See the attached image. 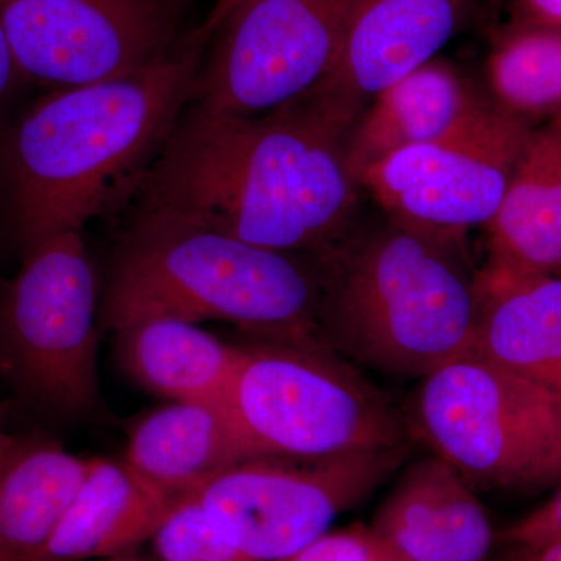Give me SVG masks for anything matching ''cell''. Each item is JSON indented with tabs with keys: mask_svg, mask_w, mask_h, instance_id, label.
Wrapping results in <instances>:
<instances>
[{
	"mask_svg": "<svg viewBox=\"0 0 561 561\" xmlns=\"http://www.w3.org/2000/svg\"><path fill=\"white\" fill-rule=\"evenodd\" d=\"M209 32L122 79L44 90L0 131V232L24 256L133 202L190 106Z\"/></svg>",
	"mask_w": 561,
	"mask_h": 561,
	"instance_id": "6da1fadb",
	"label": "cell"
},
{
	"mask_svg": "<svg viewBox=\"0 0 561 561\" xmlns=\"http://www.w3.org/2000/svg\"><path fill=\"white\" fill-rule=\"evenodd\" d=\"M350 130L297 102L256 119L187 106L131 203L319 257L359 227Z\"/></svg>",
	"mask_w": 561,
	"mask_h": 561,
	"instance_id": "7a4b0ae2",
	"label": "cell"
},
{
	"mask_svg": "<svg viewBox=\"0 0 561 561\" xmlns=\"http://www.w3.org/2000/svg\"><path fill=\"white\" fill-rule=\"evenodd\" d=\"M313 260L319 335L343 359L421 379L472 350L481 290L463 239L386 217Z\"/></svg>",
	"mask_w": 561,
	"mask_h": 561,
	"instance_id": "3957f363",
	"label": "cell"
},
{
	"mask_svg": "<svg viewBox=\"0 0 561 561\" xmlns=\"http://www.w3.org/2000/svg\"><path fill=\"white\" fill-rule=\"evenodd\" d=\"M319 308L313 257L133 206L103 279L101 327L114 332L144 320H221L253 339H320Z\"/></svg>",
	"mask_w": 561,
	"mask_h": 561,
	"instance_id": "277c9868",
	"label": "cell"
},
{
	"mask_svg": "<svg viewBox=\"0 0 561 561\" xmlns=\"http://www.w3.org/2000/svg\"><path fill=\"white\" fill-rule=\"evenodd\" d=\"M227 402L254 457L324 459L404 440L381 391L319 337L241 345Z\"/></svg>",
	"mask_w": 561,
	"mask_h": 561,
	"instance_id": "5b68a950",
	"label": "cell"
},
{
	"mask_svg": "<svg viewBox=\"0 0 561 561\" xmlns=\"http://www.w3.org/2000/svg\"><path fill=\"white\" fill-rule=\"evenodd\" d=\"M0 289V378L61 420L101 412V287L83 232L54 236L20 257Z\"/></svg>",
	"mask_w": 561,
	"mask_h": 561,
	"instance_id": "8992f818",
	"label": "cell"
},
{
	"mask_svg": "<svg viewBox=\"0 0 561 561\" xmlns=\"http://www.w3.org/2000/svg\"><path fill=\"white\" fill-rule=\"evenodd\" d=\"M411 426L471 486L553 481L557 394L472 351L421 378Z\"/></svg>",
	"mask_w": 561,
	"mask_h": 561,
	"instance_id": "52a82bcc",
	"label": "cell"
},
{
	"mask_svg": "<svg viewBox=\"0 0 561 561\" xmlns=\"http://www.w3.org/2000/svg\"><path fill=\"white\" fill-rule=\"evenodd\" d=\"M357 0H219L190 106L256 119L319 87L341 54Z\"/></svg>",
	"mask_w": 561,
	"mask_h": 561,
	"instance_id": "ba28073f",
	"label": "cell"
},
{
	"mask_svg": "<svg viewBox=\"0 0 561 561\" xmlns=\"http://www.w3.org/2000/svg\"><path fill=\"white\" fill-rule=\"evenodd\" d=\"M404 446L324 459L250 457L220 471L194 496L251 561H278L330 531L404 460Z\"/></svg>",
	"mask_w": 561,
	"mask_h": 561,
	"instance_id": "9c48e42d",
	"label": "cell"
},
{
	"mask_svg": "<svg viewBox=\"0 0 561 561\" xmlns=\"http://www.w3.org/2000/svg\"><path fill=\"white\" fill-rule=\"evenodd\" d=\"M534 128L486 95L437 139L383 158L357 184L389 219L463 239L493 220Z\"/></svg>",
	"mask_w": 561,
	"mask_h": 561,
	"instance_id": "30bf717a",
	"label": "cell"
},
{
	"mask_svg": "<svg viewBox=\"0 0 561 561\" xmlns=\"http://www.w3.org/2000/svg\"><path fill=\"white\" fill-rule=\"evenodd\" d=\"M171 0H0V25L25 79L43 90L122 79L171 57Z\"/></svg>",
	"mask_w": 561,
	"mask_h": 561,
	"instance_id": "8fae6325",
	"label": "cell"
},
{
	"mask_svg": "<svg viewBox=\"0 0 561 561\" xmlns=\"http://www.w3.org/2000/svg\"><path fill=\"white\" fill-rule=\"evenodd\" d=\"M476 3L357 0L337 60L319 87L298 102L351 131L376 94L437 58Z\"/></svg>",
	"mask_w": 561,
	"mask_h": 561,
	"instance_id": "7c38bea8",
	"label": "cell"
},
{
	"mask_svg": "<svg viewBox=\"0 0 561 561\" xmlns=\"http://www.w3.org/2000/svg\"><path fill=\"white\" fill-rule=\"evenodd\" d=\"M370 529L408 561H489L494 541L470 483L435 456L405 470Z\"/></svg>",
	"mask_w": 561,
	"mask_h": 561,
	"instance_id": "4fadbf2b",
	"label": "cell"
},
{
	"mask_svg": "<svg viewBox=\"0 0 561 561\" xmlns=\"http://www.w3.org/2000/svg\"><path fill=\"white\" fill-rule=\"evenodd\" d=\"M486 232L483 278L561 275V117L531 131Z\"/></svg>",
	"mask_w": 561,
	"mask_h": 561,
	"instance_id": "5bb4252c",
	"label": "cell"
},
{
	"mask_svg": "<svg viewBox=\"0 0 561 561\" xmlns=\"http://www.w3.org/2000/svg\"><path fill=\"white\" fill-rule=\"evenodd\" d=\"M250 457L227 401H173L135 424L122 460L144 481L180 500Z\"/></svg>",
	"mask_w": 561,
	"mask_h": 561,
	"instance_id": "9a60e30c",
	"label": "cell"
},
{
	"mask_svg": "<svg viewBox=\"0 0 561 561\" xmlns=\"http://www.w3.org/2000/svg\"><path fill=\"white\" fill-rule=\"evenodd\" d=\"M179 501L131 471L124 460L90 459L84 481L36 561L124 557L149 541Z\"/></svg>",
	"mask_w": 561,
	"mask_h": 561,
	"instance_id": "2e32d148",
	"label": "cell"
},
{
	"mask_svg": "<svg viewBox=\"0 0 561 561\" xmlns=\"http://www.w3.org/2000/svg\"><path fill=\"white\" fill-rule=\"evenodd\" d=\"M476 94L451 62L427 61L375 95L346 140L353 179L383 158L437 139L478 105Z\"/></svg>",
	"mask_w": 561,
	"mask_h": 561,
	"instance_id": "e0dca14e",
	"label": "cell"
},
{
	"mask_svg": "<svg viewBox=\"0 0 561 561\" xmlns=\"http://www.w3.org/2000/svg\"><path fill=\"white\" fill-rule=\"evenodd\" d=\"M472 353L561 394V275L486 279Z\"/></svg>",
	"mask_w": 561,
	"mask_h": 561,
	"instance_id": "ac0fdd59",
	"label": "cell"
},
{
	"mask_svg": "<svg viewBox=\"0 0 561 561\" xmlns=\"http://www.w3.org/2000/svg\"><path fill=\"white\" fill-rule=\"evenodd\" d=\"M117 360L144 390L173 401H227L241 345L198 323L153 319L114 331Z\"/></svg>",
	"mask_w": 561,
	"mask_h": 561,
	"instance_id": "d6986e66",
	"label": "cell"
},
{
	"mask_svg": "<svg viewBox=\"0 0 561 561\" xmlns=\"http://www.w3.org/2000/svg\"><path fill=\"white\" fill-rule=\"evenodd\" d=\"M88 468L61 443L14 437L0 461V561L38 560Z\"/></svg>",
	"mask_w": 561,
	"mask_h": 561,
	"instance_id": "ffe728a7",
	"label": "cell"
},
{
	"mask_svg": "<svg viewBox=\"0 0 561 561\" xmlns=\"http://www.w3.org/2000/svg\"><path fill=\"white\" fill-rule=\"evenodd\" d=\"M489 98L534 127L561 117V32L512 24L486 58Z\"/></svg>",
	"mask_w": 561,
	"mask_h": 561,
	"instance_id": "44dd1931",
	"label": "cell"
},
{
	"mask_svg": "<svg viewBox=\"0 0 561 561\" xmlns=\"http://www.w3.org/2000/svg\"><path fill=\"white\" fill-rule=\"evenodd\" d=\"M150 541L160 561H251L225 538L194 494L173 502Z\"/></svg>",
	"mask_w": 561,
	"mask_h": 561,
	"instance_id": "7402d4cb",
	"label": "cell"
},
{
	"mask_svg": "<svg viewBox=\"0 0 561 561\" xmlns=\"http://www.w3.org/2000/svg\"><path fill=\"white\" fill-rule=\"evenodd\" d=\"M382 542L370 527L327 531L300 551L278 561H376Z\"/></svg>",
	"mask_w": 561,
	"mask_h": 561,
	"instance_id": "603a6c76",
	"label": "cell"
},
{
	"mask_svg": "<svg viewBox=\"0 0 561 561\" xmlns=\"http://www.w3.org/2000/svg\"><path fill=\"white\" fill-rule=\"evenodd\" d=\"M501 541L523 548L561 541V486L551 501L502 531Z\"/></svg>",
	"mask_w": 561,
	"mask_h": 561,
	"instance_id": "cb8c5ba5",
	"label": "cell"
},
{
	"mask_svg": "<svg viewBox=\"0 0 561 561\" xmlns=\"http://www.w3.org/2000/svg\"><path fill=\"white\" fill-rule=\"evenodd\" d=\"M33 84L25 79L20 66L14 60L9 41L0 25V131L9 124L11 117L31 99Z\"/></svg>",
	"mask_w": 561,
	"mask_h": 561,
	"instance_id": "d4e9b609",
	"label": "cell"
},
{
	"mask_svg": "<svg viewBox=\"0 0 561 561\" xmlns=\"http://www.w3.org/2000/svg\"><path fill=\"white\" fill-rule=\"evenodd\" d=\"M513 24L561 32V0H513Z\"/></svg>",
	"mask_w": 561,
	"mask_h": 561,
	"instance_id": "484cf974",
	"label": "cell"
},
{
	"mask_svg": "<svg viewBox=\"0 0 561 561\" xmlns=\"http://www.w3.org/2000/svg\"><path fill=\"white\" fill-rule=\"evenodd\" d=\"M500 561H561V541L531 546V548L508 546V551L501 557Z\"/></svg>",
	"mask_w": 561,
	"mask_h": 561,
	"instance_id": "4316f807",
	"label": "cell"
},
{
	"mask_svg": "<svg viewBox=\"0 0 561 561\" xmlns=\"http://www.w3.org/2000/svg\"><path fill=\"white\" fill-rule=\"evenodd\" d=\"M553 481H561V394H557V440L553 457Z\"/></svg>",
	"mask_w": 561,
	"mask_h": 561,
	"instance_id": "83f0119b",
	"label": "cell"
},
{
	"mask_svg": "<svg viewBox=\"0 0 561 561\" xmlns=\"http://www.w3.org/2000/svg\"><path fill=\"white\" fill-rule=\"evenodd\" d=\"M14 437H16V435H11L10 432H7L5 424H3L2 419H0V461H2L5 454L9 453Z\"/></svg>",
	"mask_w": 561,
	"mask_h": 561,
	"instance_id": "f1b7e54d",
	"label": "cell"
},
{
	"mask_svg": "<svg viewBox=\"0 0 561 561\" xmlns=\"http://www.w3.org/2000/svg\"><path fill=\"white\" fill-rule=\"evenodd\" d=\"M376 561H408V560L402 559L400 553L391 551L389 546H386L382 542L381 553H379L378 559H376Z\"/></svg>",
	"mask_w": 561,
	"mask_h": 561,
	"instance_id": "f546056e",
	"label": "cell"
},
{
	"mask_svg": "<svg viewBox=\"0 0 561 561\" xmlns=\"http://www.w3.org/2000/svg\"><path fill=\"white\" fill-rule=\"evenodd\" d=\"M94 561H146L139 559H131V557H114V559H103V560H94Z\"/></svg>",
	"mask_w": 561,
	"mask_h": 561,
	"instance_id": "4dcf8cb0",
	"label": "cell"
},
{
	"mask_svg": "<svg viewBox=\"0 0 561 561\" xmlns=\"http://www.w3.org/2000/svg\"><path fill=\"white\" fill-rule=\"evenodd\" d=\"M171 2L176 7V9L183 11L184 7H186V3L190 2V0H171Z\"/></svg>",
	"mask_w": 561,
	"mask_h": 561,
	"instance_id": "1f68e13d",
	"label": "cell"
},
{
	"mask_svg": "<svg viewBox=\"0 0 561 561\" xmlns=\"http://www.w3.org/2000/svg\"><path fill=\"white\" fill-rule=\"evenodd\" d=\"M3 249H5V242H3L2 232H0V254H2ZM3 280H5V278H3L2 275H0V289H2Z\"/></svg>",
	"mask_w": 561,
	"mask_h": 561,
	"instance_id": "d6a6232c",
	"label": "cell"
}]
</instances>
